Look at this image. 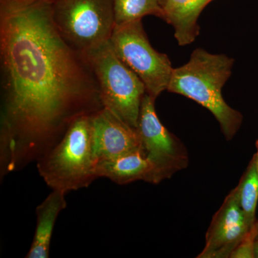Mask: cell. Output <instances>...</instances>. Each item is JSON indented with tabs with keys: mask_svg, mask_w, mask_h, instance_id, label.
Returning a JSON list of instances; mask_svg holds the SVG:
<instances>
[{
	"mask_svg": "<svg viewBox=\"0 0 258 258\" xmlns=\"http://www.w3.org/2000/svg\"><path fill=\"white\" fill-rule=\"evenodd\" d=\"M2 169L40 157L76 118L103 108L86 56L57 30L52 2L0 0Z\"/></svg>",
	"mask_w": 258,
	"mask_h": 258,
	"instance_id": "6da1fadb",
	"label": "cell"
},
{
	"mask_svg": "<svg viewBox=\"0 0 258 258\" xmlns=\"http://www.w3.org/2000/svg\"><path fill=\"white\" fill-rule=\"evenodd\" d=\"M235 60L225 54L195 49L189 61L173 70L167 91L193 100L211 112L226 140L235 137L243 120L240 111L229 106L222 88L232 75Z\"/></svg>",
	"mask_w": 258,
	"mask_h": 258,
	"instance_id": "7a4b0ae2",
	"label": "cell"
},
{
	"mask_svg": "<svg viewBox=\"0 0 258 258\" xmlns=\"http://www.w3.org/2000/svg\"><path fill=\"white\" fill-rule=\"evenodd\" d=\"M92 114L80 115L73 120L60 140L39 157V174L52 190L67 193L87 187L96 179Z\"/></svg>",
	"mask_w": 258,
	"mask_h": 258,
	"instance_id": "3957f363",
	"label": "cell"
},
{
	"mask_svg": "<svg viewBox=\"0 0 258 258\" xmlns=\"http://www.w3.org/2000/svg\"><path fill=\"white\" fill-rule=\"evenodd\" d=\"M96 77L102 104L131 128H138L145 85L113 50L110 40L84 55Z\"/></svg>",
	"mask_w": 258,
	"mask_h": 258,
	"instance_id": "277c9868",
	"label": "cell"
},
{
	"mask_svg": "<svg viewBox=\"0 0 258 258\" xmlns=\"http://www.w3.org/2000/svg\"><path fill=\"white\" fill-rule=\"evenodd\" d=\"M52 16L64 40L83 55L110 40L115 25L113 0H55Z\"/></svg>",
	"mask_w": 258,
	"mask_h": 258,
	"instance_id": "5b68a950",
	"label": "cell"
},
{
	"mask_svg": "<svg viewBox=\"0 0 258 258\" xmlns=\"http://www.w3.org/2000/svg\"><path fill=\"white\" fill-rule=\"evenodd\" d=\"M110 42L117 56L142 80L147 94L154 101L167 91L174 69L169 57L152 46L142 20L115 25Z\"/></svg>",
	"mask_w": 258,
	"mask_h": 258,
	"instance_id": "8992f818",
	"label": "cell"
},
{
	"mask_svg": "<svg viewBox=\"0 0 258 258\" xmlns=\"http://www.w3.org/2000/svg\"><path fill=\"white\" fill-rule=\"evenodd\" d=\"M154 102L146 93L141 106L137 131L142 149L164 181L187 167L189 155L182 142L161 123Z\"/></svg>",
	"mask_w": 258,
	"mask_h": 258,
	"instance_id": "52a82bcc",
	"label": "cell"
},
{
	"mask_svg": "<svg viewBox=\"0 0 258 258\" xmlns=\"http://www.w3.org/2000/svg\"><path fill=\"white\" fill-rule=\"evenodd\" d=\"M252 227L241 208L235 189H232L214 215L207 231L205 247L198 257H230Z\"/></svg>",
	"mask_w": 258,
	"mask_h": 258,
	"instance_id": "ba28073f",
	"label": "cell"
},
{
	"mask_svg": "<svg viewBox=\"0 0 258 258\" xmlns=\"http://www.w3.org/2000/svg\"><path fill=\"white\" fill-rule=\"evenodd\" d=\"M91 125L96 166L142 149L138 131L104 107L91 115Z\"/></svg>",
	"mask_w": 258,
	"mask_h": 258,
	"instance_id": "9c48e42d",
	"label": "cell"
},
{
	"mask_svg": "<svg viewBox=\"0 0 258 258\" xmlns=\"http://www.w3.org/2000/svg\"><path fill=\"white\" fill-rule=\"evenodd\" d=\"M95 174L97 178H108L118 184L137 181L152 184L162 181L157 167L142 149L96 164Z\"/></svg>",
	"mask_w": 258,
	"mask_h": 258,
	"instance_id": "30bf717a",
	"label": "cell"
},
{
	"mask_svg": "<svg viewBox=\"0 0 258 258\" xmlns=\"http://www.w3.org/2000/svg\"><path fill=\"white\" fill-rule=\"evenodd\" d=\"M214 0H164V21L174 28V37L180 46L195 41L200 35L198 19Z\"/></svg>",
	"mask_w": 258,
	"mask_h": 258,
	"instance_id": "8fae6325",
	"label": "cell"
},
{
	"mask_svg": "<svg viewBox=\"0 0 258 258\" xmlns=\"http://www.w3.org/2000/svg\"><path fill=\"white\" fill-rule=\"evenodd\" d=\"M66 192L53 190L36 210L37 225L27 258H47L52 232L59 214L67 206Z\"/></svg>",
	"mask_w": 258,
	"mask_h": 258,
	"instance_id": "7c38bea8",
	"label": "cell"
},
{
	"mask_svg": "<svg viewBox=\"0 0 258 258\" xmlns=\"http://www.w3.org/2000/svg\"><path fill=\"white\" fill-rule=\"evenodd\" d=\"M115 25L142 20L154 15L164 20V0H113Z\"/></svg>",
	"mask_w": 258,
	"mask_h": 258,
	"instance_id": "4fadbf2b",
	"label": "cell"
},
{
	"mask_svg": "<svg viewBox=\"0 0 258 258\" xmlns=\"http://www.w3.org/2000/svg\"><path fill=\"white\" fill-rule=\"evenodd\" d=\"M235 189L247 221L253 226L257 221L255 215L258 203V173L253 158Z\"/></svg>",
	"mask_w": 258,
	"mask_h": 258,
	"instance_id": "5bb4252c",
	"label": "cell"
},
{
	"mask_svg": "<svg viewBox=\"0 0 258 258\" xmlns=\"http://www.w3.org/2000/svg\"><path fill=\"white\" fill-rule=\"evenodd\" d=\"M258 235V221L255 222L250 230L244 236L240 243L231 254L230 257L254 258V243Z\"/></svg>",
	"mask_w": 258,
	"mask_h": 258,
	"instance_id": "9a60e30c",
	"label": "cell"
},
{
	"mask_svg": "<svg viewBox=\"0 0 258 258\" xmlns=\"http://www.w3.org/2000/svg\"><path fill=\"white\" fill-rule=\"evenodd\" d=\"M256 149H257V152H256L255 154L253 156V159L254 160V163H255L256 169H257V173H258V140L256 141L255 143Z\"/></svg>",
	"mask_w": 258,
	"mask_h": 258,
	"instance_id": "2e32d148",
	"label": "cell"
},
{
	"mask_svg": "<svg viewBox=\"0 0 258 258\" xmlns=\"http://www.w3.org/2000/svg\"><path fill=\"white\" fill-rule=\"evenodd\" d=\"M254 257L258 258V238L254 243Z\"/></svg>",
	"mask_w": 258,
	"mask_h": 258,
	"instance_id": "e0dca14e",
	"label": "cell"
},
{
	"mask_svg": "<svg viewBox=\"0 0 258 258\" xmlns=\"http://www.w3.org/2000/svg\"><path fill=\"white\" fill-rule=\"evenodd\" d=\"M46 1L54 2V1H55V0H46Z\"/></svg>",
	"mask_w": 258,
	"mask_h": 258,
	"instance_id": "ac0fdd59",
	"label": "cell"
}]
</instances>
